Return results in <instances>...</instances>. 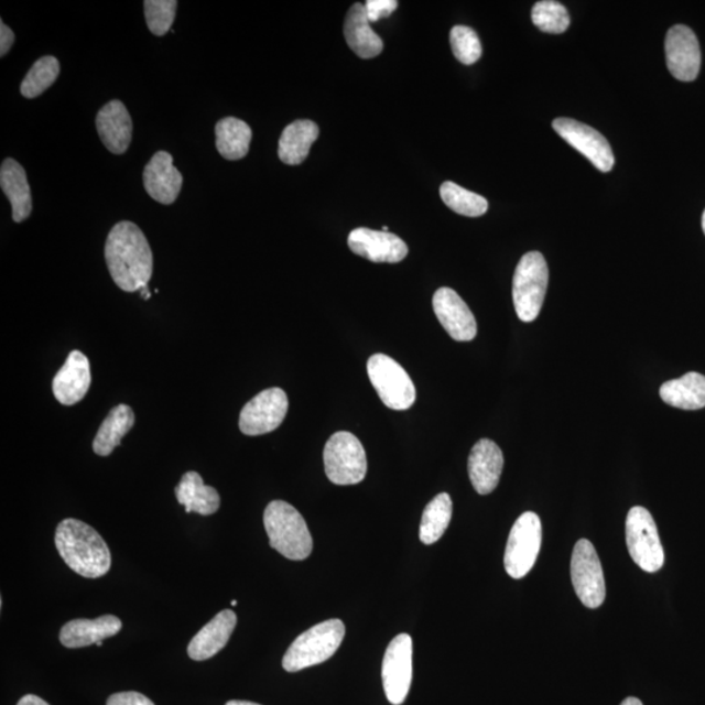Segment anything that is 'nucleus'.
<instances>
[{
	"mask_svg": "<svg viewBox=\"0 0 705 705\" xmlns=\"http://www.w3.org/2000/svg\"><path fill=\"white\" fill-rule=\"evenodd\" d=\"M108 270L123 292H140L148 286L153 274V253L138 225L118 223L109 232L105 245Z\"/></svg>",
	"mask_w": 705,
	"mask_h": 705,
	"instance_id": "f257e3e1",
	"label": "nucleus"
},
{
	"mask_svg": "<svg viewBox=\"0 0 705 705\" xmlns=\"http://www.w3.org/2000/svg\"><path fill=\"white\" fill-rule=\"evenodd\" d=\"M55 546L74 573L97 579L111 568L110 549L96 529L76 519L61 521L55 532Z\"/></svg>",
	"mask_w": 705,
	"mask_h": 705,
	"instance_id": "f03ea898",
	"label": "nucleus"
},
{
	"mask_svg": "<svg viewBox=\"0 0 705 705\" xmlns=\"http://www.w3.org/2000/svg\"><path fill=\"white\" fill-rule=\"evenodd\" d=\"M270 545L291 561H305L313 552V538L305 519L284 500H273L264 511Z\"/></svg>",
	"mask_w": 705,
	"mask_h": 705,
	"instance_id": "7ed1b4c3",
	"label": "nucleus"
},
{
	"mask_svg": "<svg viewBox=\"0 0 705 705\" xmlns=\"http://www.w3.org/2000/svg\"><path fill=\"white\" fill-rule=\"evenodd\" d=\"M345 626L340 619H329L300 634L282 659V668L289 673L322 664L340 648Z\"/></svg>",
	"mask_w": 705,
	"mask_h": 705,
	"instance_id": "20e7f679",
	"label": "nucleus"
},
{
	"mask_svg": "<svg viewBox=\"0 0 705 705\" xmlns=\"http://www.w3.org/2000/svg\"><path fill=\"white\" fill-rule=\"evenodd\" d=\"M549 282V268L539 251L525 253L517 267L512 282L514 310L521 322L538 319L544 305Z\"/></svg>",
	"mask_w": 705,
	"mask_h": 705,
	"instance_id": "39448f33",
	"label": "nucleus"
},
{
	"mask_svg": "<svg viewBox=\"0 0 705 705\" xmlns=\"http://www.w3.org/2000/svg\"><path fill=\"white\" fill-rule=\"evenodd\" d=\"M324 468L330 482L340 486L362 482L368 474L362 443L356 435L338 432L330 436L324 447Z\"/></svg>",
	"mask_w": 705,
	"mask_h": 705,
	"instance_id": "423d86ee",
	"label": "nucleus"
},
{
	"mask_svg": "<svg viewBox=\"0 0 705 705\" xmlns=\"http://www.w3.org/2000/svg\"><path fill=\"white\" fill-rule=\"evenodd\" d=\"M626 542L632 561L646 573H658L664 566L665 553L658 525L644 507H632L627 514Z\"/></svg>",
	"mask_w": 705,
	"mask_h": 705,
	"instance_id": "0eeeda50",
	"label": "nucleus"
},
{
	"mask_svg": "<svg viewBox=\"0 0 705 705\" xmlns=\"http://www.w3.org/2000/svg\"><path fill=\"white\" fill-rule=\"evenodd\" d=\"M368 373L383 404L393 411H406L414 404L417 393L411 377L394 359L386 355L369 358Z\"/></svg>",
	"mask_w": 705,
	"mask_h": 705,
	"instance_id": "6e6552de",
	"label": "nucleus"
},
{
	"mask_svg": "<svg viewBox=\"0 0 705 705\" xmlns=\"http://www.w3.org/2000/svg\"><path fill=\"white\" fill-rule=\"evenodd\" d=\"M542 544L538 513L524 512L513 524L505 553V568L512 579H521L534 567Z\"/></svg>",
	"mask_w": 705,
	"mask_h": 705,
	"instance_id": "1a4fd4ad",
	"label": "nucleus"
},
{
	"mask_svg": "<svg viewBox=\"0 0 705 705\" xmlns=\"http://www.w3.org/2000/svg\"><path fill=\"white\" fill-rule=\"evenodd\" d=\"M571 579L584 606L597 609L604 604L606 597L604 571L596 549L588 540L576 542L573 558H571Z\"/></svg>",
	"mask_w": 705,
	"mask_h": 705,
	"instance_id": "9d476101",
	"label": "nucleus"
},
{
	"mask_svg": "<svg viewBox=\"0 0 705 705\" xmlns=\"http://www.w3.org/2000/svg\"><path fill=\"white\" fill-rule=\"evenodd\" d=\"M413 641L408 633H400L387 647L382 665L383 687L388 702L401 705L412 685Z\"/></svg>",
	"mask_w": 705,
	"mask_h": 705,
	"instance_id": "9b49d317",
	"label": "nucleus"
},
{
	"mask_svg": "<svg viewBox=\"0 0 705 705\" xmlns=\"http://www.w3.org/2000/svg\"><path fill=\"white\" fill-rule=\"evenodd\" d=\"M289 400L281 388H268L247 403L239 415V429L245 435L257 436L274 432L284 422Z\"/></svg>",
	"mask_w": 705,
	"mask_h": 705,
	"instance_id": "f8f14e48",
	"label": "nucleus"
},
{
	"mask_svg": "<svg viewBox=\"0 0 705 705\" xmlns=\"http://www.w3.org/2000/svg\"><path fill=\"white\" fill-rule=\"evenodd\" d=\"M553 129L564 141L587 158L599 172L608 173L615 166V154L609 141L597 130L571 118H556Z\"/></svg>",
	"mask_w": 705,
	"mask_h": 705,
	"instance_id": "ddd939ff",
	"label": "nucleus"
},
{
	"mask_svg": "<svg viewBox=\"0 0 705 705\" xmlns=\"http://www.w3.org/2000/svg\"><path fill=\"white\" fill-rule=\"evenodd\" d=\"M666 65L675 79L694 82L701 73L699 41L686 25H674L665 40Z\"/></svg>",
	"mask_w": 705,
	"mask_h": 705,
	"instance_id": "4468645a",
	"label": "nucleus"
},
{
	"mask_svg": "<svg viewBox=\"0 0 705 705\" xmlns=\"http://www.w3.org/2000/svg\"><path fill=\"white\" fill-rule=\"evenodd\" d=\"M433 307L442 327L454 340L471 341L477 336L476 317L454 289H438L434 294Z\"/></svg>",
	"mask_w": 705,
	"mask_h": 705,
	"instance_id": "2eb2a0df",
	"label": "nucleus"
},
{
	"mask_svg": "<svg viewBox=\"0 0 705 705\" xmlns=\"http://www.w3.org/2000/svg\"><path fill=\"white\" fill-rule=\"evenodd\" d=\"M349 249L373 263H399L408 256V246L397 235L383 230L358 228L350 232Z\"/></svg>",
	"mask_w": 705,
	"mask_h": 705,
	"instance_id": "dca6fc26",
	"label": "nucleus"
},
{
	"mask_svg": "<svg viewBox=\"0 0 705 705\" xmlns=\"http://www.w3.org/2000/svg\"><path fill=\"white\" fill-rule=\"evenodd\" d=\"M90 382L88 357L79 350L70 351L67 361L53 380L54 397L62 405H75L86 398Z\"/></svg>",
	"mask_w": 705,
	"mask_h": 705,
	"instance_id": "f3484780",
	"label": "nucleus"
},
{
	"mask_svg": "<svg viewBox=\"0 0 705 705\" xmlns=\"http://www.w3.org/2000/svg\"><path fill=\"white\" fill-rule=\"evenodd\" d=\"M503 465V453L496 442L478 441L471 448L468 460V474L475 490L481 496L496 490Z\"/></svg>",
	"mask_w": 705,
	"mask_h": 705,
	"instance_id": "a211bd4d",
	"label": "nucleus"
},
{
	"mask_svg": "<svg viewBox=\"0 0 705 705\" xmlns=\"http://www.w3.org/2000/svg\"><path fill=\"white\" fill-rule=\"evenodd\" d=\"M148 195L161 204H173L181 193L183 176L173 165L171 153L160 151L148 162L143 174Z\"/></svg>",
	"mask_w": 705,
	"mask_h": 705,
	"instance_id": "6ab92c4d",
	"label": "nucleus"
},
{
	"mask_svg": "<svg viewBox=\"0 0 705 705\" xmlns=\"http://www.w3.org/2000/svg\"><path fill=\"white\" fill-rule=\"evenodd\" d=\"M98 135L108 151L123 154L132 140V119L123 102L115 100L106 104L96 118Z\"/></svg>",
	"mask_w": 705,
	"mask_h": 705,
	"instance_id": "aec40b11",
	"label": "nucleus"
},
{
	"mask_svg": "<svg viewBox=\"0 0 705 705\" xmlns=\"http://www.w3.org/2000/svg\"><path fill=\"white\" fill-rule=\"evenodd\" d=\"M121 630V619L111 615L97 619H74L62 627L59 640L70 650L91 644L102 647V640L115 637Z\"/></svg>",
	"mask_w": 705,
	"mask_h": 705,
	"instance_id": "412c9836",
	"label": "nucleus"
},
{
	"mask_svg": "<svg viewBox=\"0 0 705 705\" xmlns=\"http://www.w3.org/2000/svg\"><path fill=\"white\" fill-rule=\"evenodd\" d=\"M237 626V616L232 610H223L210 620L189 641L187 653L194 661H206L220 652Z\"/></svg>",
	"mask_w": 705,
	"mask_h": 705,
	"instance_id": "4be33fe9",
	"label": "nucleus"
},
{
	"mask_svg": "<svg viewBox=\"0 0 705 705\" xmlns=\"http://www.w3.org/2000/svg\"><path fill=\"white\" fill-rule=\"evenodd\" d=\"M345 40L359 58H376L383 52V41L372 31L365 4L356 3L348 11L344 23Z\"/></svg>",
	"mask_w": 705,
	"mask_h": 705,
	"instance_id": "5701e85b",
	"label": "nucleus"
},
{
	"mask_svg": "<svg viewBox=\"0 0 705 705\" xmlns=\"http://www.w3.org/2000/svg\"><path fill=\"white\" fill-rule=\"evenodd\" d=\"M0 186L12 206V218L23 223L32 214V195L24 167L18 161L7 159L0 167Z\"/></svg>",
	"mask_w": 705,
	"mask_h": 705,
	"instance_id": "b1692460",
	"label": "nucleus"
},
{
	"mask_svg": "<svg viewBox=\"0 0 705 705\" xmlns=\"http://www.w3.org/2000/svg\"><path fill=\"white\" fill-rule=\"evenodd\" d=\"M175 497L185 506L187 513H199L209 517L220 509V494L212 486L204 485L197 471H187L175 488Z\"/></svg>",
	"mask_w": 705,
	"mask_h": 705,
	"instance_id": "393cba45",
	"label": "nucleus"
},
{
	"mask_svg": "<svg viewBox=\"0 0 705 705\" xmlns=\"http://www.w3.org/2000/svg\"><path fill=\"white\" fill-rule=\"evenodd\" d=\"M660 397L670 406L699 411L705 406V377L691 371L680 379L668 380L660 388Z\"/></svg>",
	"mask_w": 705,
	"mask_h": 705,
	"instance_id": "a878e982",
	"label": "nucleus"
},
{
	"mask_svg": "<svg viewBox=\"0 0 705 705\" xmlns=\"http://www.w3.org/2000/svg\"><path fill=\"white\" fill-rule=\"evenodd\" d=\"M319 127L313 121L301 119L285 127L279 141V158L286 165H301L308 156Z\"/></svg>",
	"mask_w": 705,
	"mask_h": 705,
	"instance_id": "bb28decb",
	"label": "nucleus"
},
{
	"mask_svg": "<svg viewBox=\"0 0 705 705\" xmlns=\"http://www.w3.org/2000/svg\"><path fill=\"white\" fill-rule=\"evenodd\" d=\"M135 423V414L129 405L119 404L112 408L105 419L94 441V451L98 456H109L124 435L130 432Z\"/></svg>",
	"mask_w": 705,
	"mask_h": 705,
	"instance_id": "cd10ccee",
	"label": "nucleus"
},
{
	"mask_svg": "<svg viewBox=\"0 0 705 705\" xmlns=\"http://www.w3.org/2000/svg\"><path fill=\"white\" fill-rule=\"evenodd\" d=\"M252 131L238 118H224L216 124V147L224 159L241 160L250 150Z\"/></svg>",
	"mask_w": 705,
	"mask_h": 705,
	"instance_id": "c85d7f7f",
	"label": "nucleus"
},
{
	"mask_svg": "<svg viewBox=\"0 0 705 705\" xmlns=\"http://www.w3.org/2000/svg\"><path fill=\"white\" fill-rule=\"evenodd\" d=\"M453 518V499L447 492L436 496L422 513L420 540L425 545H433L442 539Z\"/></svg>",
	"mask_w": 705,
	"mask_h": 705,
	"instance_id": "c756f323",
	"label": "nucleus"
},
{
	"mask_svg": "<svg viewBox=\"0 0 705 705\" xmlns=\"http://www.w3.org/2000/svg\"><path fill=\"white\" fill-rule=\"evenodd\" d=\"M441 197L449 209L462 216L479 217L489 209V203L484 196L471 193L454 182L443 183Z\"/></svg>",
	"mask_w": 705,
	"mask_h": 705,
	"instance_id": "7c9ffc66",
	"label": "nucleus"
},
{
	"mask_svg": "<svg viewBox=\"0 0 705 705\" xmlns=\"http://www.w3.org/2000/svg\"><path fill=\"white\" fill-rule=\"evenodd\" d=\"M61 74L58 59L52 55L42 56L34 63L25 79L21 83L20 91L25 98H35L53 86Z\"/></svg>",
	"mask_w": 705,
	"mask_h": 705,
	"instance_id": "2f4dec72",
	"label": "nucleus"
},
{
	"mask_svg": "<svg viewBox=\"0 0 705 705\" xmlns=\"http://www.w3.org/2000/svg\"><path fill=\"white\" fill-rule=\"evenodd\" d=\"M532 21L540 31L561 34L570 26V15L566 7L555 0H541L533 7Z\"/></svg>",
	"mask_w": 705,
	"mask_h": 705,
	"instance_id": "473e14b6",
	"label": "nucleus"
},
{
	"mask_svg": "<svg viewBox=\"0 0 705 705\" xmlns=\"http://www.w3.org/2000/svg\"><path fill=\"white\" fill-rule=\"evenodd\" d=\"M451 47L463 65H475L482 55V45L478 34L469 26L456 25L449 33Z\"/></svg>",
	"mask_w": 705,
	"mask_h": 705,
	"instance_id": "72a5a7b5",
	"label": "nucleus"
},
{
	"mask_svg": "<svg viewBox=\"0 0 705 705\" xmlns=\"http://www.w3.org/2000/svg\"><path fill=\"white\" fill-rule=\"evenodd\" d=\"M176 6L175 0H147L144 2V12L147 25L154 35H165L175 20Z\"/></svg>",
	"mask_w": 705,
	"mask_h": 705,
	"instance_id": "f704fd0d",
	"label": "nucleus"
},
{
	"mask_svg": "<svg viewBox=\"0 0 705 705\" xmlns=\"http://www.w3.org/2000/svg\"><path fill=\"white\" fill-rule=\"evenodd\" d=\"M398 6L397 0H369L365 3V9L370 23H377L380 19L391 17Z\"/></svg>",
	"mask_w": 705,
	"mask_h": 705,
	"instance_id": "c9c22d12",
	"label": "nucleus"
},
{
	"mask_svg": "<svg viewBox=\"0 0 705 705\" xmlns=\"http://www.w3.org/2000/svg\"><path fill=\"white\" fill-rule=\"evenodd\" d=\"M106 705H154L151 699L135 691L111 695Z\"/></svg>",
	"mask_w": 705,
	"mask_h": 705,
	"instance_id": "e433bc0d",
	"label": "nucleus"
},
{
	"mask_svg": "<svg viewBox=\"0 0 705 705\" xmlns=\"http://www.w3.org/2000/svg\"><path fill=\"white\" fill-rule=\"evenodd\" d=\"M15 39V33H13L2 21V23H0V56H4L11 51Z\"/></svg>",
	"mask_w": 705,
	"mask_h": 705,
	"instance_id": "4c0bfd02",
	"label": "nucleus"
},
{
	"mask_svg": "<svg viewBox=\"0 0 705 705\" xmlns=\"http://www.w3.org/2000/svg\"><path fill=\"white\" fill-rule=\"evenodd\" d=\"M18 705H51V704H47L45 701H42L41 697L39 696L25 695L21 697Z\"/></svg>",
	"mask_w": 705,
	"mask_h": 705,
	"instance_id": "58836bf2",
	"label": "nucleus"
},
{
	"mask_svg": "<svg viewBox=\"0 0 705 705\" xmlns=\"http://www.w3.org/2000/svg\"><path fill=\"white\" fill-rule=\"evenodd\" d=\"M620 705H643L638 697H627Z\"/></svg>",
	"mask_w": 705,
	"mask_h": 705,
	"instance_id": "ea45409f",
	"label": "nucleus"
},
{
	"mask_svg": "<svg viewBox=\"0 0 705 705\" xmlns=\"http://www.w3.org/2000/svg\"><path fill=\"white\" fill-rule=\"evenodd\" d=\"M225 705H260L258 703L245 702V701H230Z\"/></svg>",
	"mask_w": 705,
	"mask_h": 705,
	"instance_id": "a19ab883",
	"label": "nucleus"
},
{
	"mask_svg": "<svg viewBox=\"0 0 705 705\" xmlns=\"http://www.w3.org/2000/svg\"><path fill=\"white\" fill-rule=\"evenodd\" d=\"M140 293H141V295H143L144 300H150L151 292H150V289H148V286L141 289Z\"/></svg>",
	"mask_w": 705,
	"mask_h": 705,
	"instance_id": "79ce46f5",
	"label": "nucleus"
},
{
	"mask_svg": "<svg viewBox=\"0 0 705 705\" xmlns=\"http://www.w3.org/2000/svg\"><path fill=\"white\" fill-rule=\"evenodd\" d=\"M702 225H703V231H704V235H705V210H704L703 218H702Z\"/></svg>",
	"mask_w": 705,
	"mask_h": 705,
	"instance_id": "37998d69",
	"label": "nucleus"
},
{
	"mask_svg": "<svg viewBox=\"0 0 705 705\" xmlns=\"http://www.w3.org/2000/svg\"><path fill=\"white\" fill-rule=\"evenodd\" d=\"M237 604H238V603L236 601V599H235V601H231V605H232V606H237Z\"/></svg>",
	"mask_w": 705,
	"mask_h": 705,
	"instance_id": "c03bdc74",
	"label": "nucleus"
},
{
	"mask_svg": "<svg viewBox=\"0 0 705 705\" xmlns=\"http://www.w3.org/2000/svg\"><path fill=\"white\" fill-rule=\"evenodd\" d=\"M383 231H386V232H387V231H388V228H387V227H383Z\"/></svg>",
	"mask_w": 705,
	"mask_h": 705,
	"instance_id": "a18cd8bd",
	"label": "nucleus"
}]
</instances>
